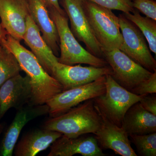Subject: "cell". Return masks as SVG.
Returning <instances> with one entry per match:
<instances>
[{
    "label": "cell",
    "mask_w": 156,
    "mask_h": 156,
    "mask_svg": "<svg viewBox=\"0 0 156 156\" xmlns=\"http://www.w3.org/2000/svg\"><path fill=\"white\" fill-rule=\"evenodd\" d=\"M105 156L95 136H83L70 138L62 135L50 146L48 156Z\"/></svg>",
    "instance_id": "15"
},
{
    "label": "cell",
    "mask_w": 156,
    "mask_h": 156,
    "mask_svg": "<svg viewBox=\"0 0 156 156\" xmlns=\"http://www.w3.org/2000/svg\"><path fill=\"white\" fill-rule=\"evenodd\" d=\"M48 10L58 32L60 51L58 58L59 63L70 66L86 64L96 67L108 66L105 59L94 56L80 44L71 30L67 15L60 14L54 8Z\"/></svg>",
    "instance_id": "3"
},
{
    "label": "cell",
    "mask_w": 156,
    "mask_h": 156,
    "mask_svg": "<svg viewBox=\"0 0 156 156\" xmlns=\"http://www.w3.org/2000/svg\"><path fill=\"white\" fill-rule=\"evenodd\" d=\"M0 44L14 54L21 70L30 79L32 95L29 105L45 104L63 91L61 84L45 70L33 53L19 41L6 34L1 38Z\"/></svg>",
    "instance_id": "1"
},
{
    "label": "cell",
    "mask_w": 156,
    "mask_h": 156,
    "mask_svg": "<svg viewBox=\"0 0 156 156\" xmlns=\"http://www.w3.org/2000/svg\"><path fill=\"white\" fill-rule=\"evenodd\" d=\"M23 40L43 68L51 75L53 67L58 62V57L42 37L41 31L30 15L27 20L26 30Z\"/></svg>",
    "instance_id": "16"
},
{
    "label": "cell",
    "mask_w": 156,
    "mask_h": 156,
    "mask_svg": "<svg viewBox=\"0 0 156 156\" xmlns=\"http://www.w3.org/2000/svg\"><path fill=\"white\" fill-rule=\"evenodd\" d=\"M63 135L58 131L38 129L23 136L15 148L16 156H35L45 150Z\"/></svg>",
    "instance_id": "18"
},
{
    "label": "cell",
    "mask_w": 156,
    "mask_h": 156,
    "mask_svg": "<svg viewBox=\"0 0 156 156\" xmlns=\"http://www.w3.org/2000/svg\"><path fill=\"white\" fill-rule=\"evenodd\" d=\"M139 155L156 156V132L150 134L129 135Z\"/></svg>",
    "instance_id": "22"
},
{
    "label": "cell",
    "mask_w": 156,
    "mask_h": 156,
    "mask_svg": "<svg viewBox=\"0 0 156 156\" xmlns=\"http://www.w3.org/2000/svg\"><path fill=\"white\" fill-rule=\"evenodd\" d=\"M118 17L123 38L120 50L148 70L155 72L156 61L151 53L144 36L123 13Z\"/></svg>",
    "instance_id": "7"
},
{
    "label": "cell",
    "mask_w": 156,
    "mask_h": 156,
    "mask_svg": "<svg viewBox=\"0 0 156 156\" xmlns=\"http://www.w3.org/2000/svg\"><path fill=\"white\" fill-rule=\"evenodd\" d=\"M121 127L129 136L156 132V115L146 110L138 101L126 112Z\"/></svg>",
    "instance_id": "19"
},
{
    "label": "cell",
    "mask_w": 156,
    "mask_h": 156,
    "mask_svg": "<svg viewBox=\"0 0 156 156\" xmlns=\"http://www.w3.org/2000/svg\"><path fill=\"white\" fill-rule=\"evenodd\" d=\"M105 83L104 76L89 83L62 91L46 102L48 113L51 118L56 117L84 101L100 96L105 92Z\"/></svg>",
    "instance_id": "8"
},
{
    "label": "cell",
    "mask_w": 156,
    "mask_h": 156,
    "mask_svg": "<svg viewBox=\"0 0 156 156\" xmlns=\"http://www.w3.org/2000/svg\"><path fill=\"white\" fill-rule=\"evenodd\" d=\"M20 71L14 54L0 45V87L7 80L19 74Z\"/></svg>",
    "instance_id": "21"
},
{
    "label": "cell",
    "mask_w": 156,
    "mask_h": 156,
    "mask_svg": "<svg viewBox=\"0 0 156 156\" xmlns=\"http://www.w3.org/2000/svg\"><path fill=\"white\" fill-rule=\"evenodd\" d=\"M7 34V32L3 28L2 24L0 23V38L2 37L3 35H4L5 34Z\"/></svg>",
    "instance_id": "28"
},
{
    "label": "cell",
    "mask_w": 156,
    "mask_h": 156,
    "mask_svg": "<svg viewBox=\"0 0 156 156\" xmlns=\"http://www.w3.org/2000/svg\"><path fill=\"white\" fill-rule=\"evenodd\" d=\"M136 95H143L156 93V72L148 79L143 81L131 91Z\"/></svg>",
    "instance_id": "25"
},
{
    "label": "cell",
    "mask_w": 156,
    "mask_h": 156,
    "mask_svg": "<svg viewBox=\"0 0 156 156\" xmlns=\"http://www.w3.org/2000/svg\"><path fill=\"white\" fill-rule=\"evenodd\" d=\"M110 10H118L123 13H131L134 9L133 0H88Z\"/></svg>",
    "instance_id": "23"
},
{
    "label": "cell",
    "mask_w": 156,
    "mask_h": 156,
    "mask_svg": "<svg viewBox=\"0 0 156 156\" xmlns=\"http://www.w3.org/2000/svg\"><path fill=\"white\" fill-rule=\"evenodd\" d=\"M83 0H59L70 23V30L78 41L83 42L94 56L104 58L103 50L88 22L83 9Z\"/></svg>",
    "instance_id": "9"
},
{
    "label": "cell",
    "mask_w": 156,
    "mask_h": 156,
    "mask_svg": "<svg viewBox=\"0 0 156 156\" xmlns=\"http://www.w3.org/2000/svg\"><path fill=\"white\" fill-rule=\"evenodd\" d=\"M132 6L146 17L156 21V2L154 0H133Z\"/></svg>",
    "instance_id": "24"
},
{
    "label": "cell",
    "mask_w": 156,
    "mask_h": 156,
    "mask_svg": "<svg viewBox=\"0 0 156 156\" xmlns=\"http://www.w3.org/2000/svg\"><path fill=\"white\" fill-rule=\"evenodd\" d=\"M139 102L146 110L156 115V94L143 95Z\"/></svg>",
    "instance_id": "26"
},
{
    "label": "cell",
    "mask_w": 156,
    "mask_h": 156,
    "mask_svg": "<svg viewBox=\"0 0 156 156\" xmlns=\"http://www.w3.org/2000/svg\"><path fill=\"white\" fill-rule=\"evenodd\" d=\"M42 1H43L48 9L54 8L60 14L63 15H66L65 11L60 7L59 0H42Z\"/></svg>",
    "instance_id": "27"
},
{
    "label": "cell",
    "mask_w": 156,
    "mask_h": 156,
    "mask_svg": "<svg viewBox=\"0 0 156 156\" xmlns=\"http://www.w3.org/2000/svg\"><path fill=\"white\" fill-rule=\"evenodd\" d=\"M49 113L46 104L27 105L17 110L13 122L6 131L0 147V155L12 156L21 130L27 123Z\"/></svg>",
    "instance_id": "14"
},
{
    "label": "cell",
    "mask_w": 156,
    "mask_h": 156,
    "mask_svg": "<svg viewBox=\"0 0 156 156\" xmlns=\"http://www.w3.org/2000/svg\"><path fill=\"white\" fill-rule=\"evenodd\" d=\"M101 116V124L94 134L100 147L112 150L117 154L122 156H137L131 147L129 135L122 127Z\"/></svg>",
    "instance_id": "13"
},
{
    "label": "cell",
    "mask_w": 156,
    "mask_h": 156,
    "mask_svg": "<svg viewBox=\"0 0 156 156\" xmlns=\"http://www.w3.org/2000/svg\"><path fill=\"white\" fill-rule=\"evenodd\" d=\"M101 121L93 99H89L62 114L52 117L45 122L43 128L73 138L86 134H94L100 127Z\"/></svg>",
    "instance_id": "2"
},
{
    "label": "cell",
    "mask_w": 156,
    "mask_h": 156,
    "mask_svg": "<svg viewBox=\"0 0 156 156\" xmlns=\"http://www.w3.org/2000/svg\"><path fill=\"white\" fill-rule=\"evenodd\" d=\"M104 58L112 70V76L123 88L131 91L153 73L138 64L119 49L103 51Z\"/></svg>",
    "instance_id": "6"
},
{
    "label": "cell",
    "mask_w": 156,
    "mask_h": 156,
    "mask_svg": "<svg viewBox=\"0 0 156 156\" xmlns=\"http://www.w3.org/2000/svg\"><path fill=\"white\" fill-rule=\"evenodd\" d=\"M106 77L104 94L93 99L98 111L101 116L121 127L125 114L142 95H136L118 83L110 75Z\"/></svg>",
    "instance_id": "5"
},
{
    "label": "cell",
    "mask_w": 156,
    "mask_h": 156,
    "mask_svg": "<svg viewBox=\"0 0 156 156\" xmlns=\"http://www.w3.org/2000/svg\"><path fill=\"white\" fill-rule=\"evenodd\" d=\"M30 17L42 33V37L56 56L59 51L58 32L47 7L42 0H27Z\"/></svg>",
    "instance_id": "17"
},
{
    "label": "cell",
    "mask_w": 156,
    "mask_h": 156,
    "mask_svg": "<svg viewBox=\"0 0 156 156\" xmlns=\"http://www.w3.org/2000/svg\"><path fill=\"white\" fill-rule=\"evenodd\" d=\"M84 12L95 37L102 50L120 49L123 42L119 17L110 9L83 0Z\"/></svg>",
    "instance_id": "4"
},
{
    "label": "cell",
    "mask_w": 156,
    "mask_h": 156,
    "mask_svg": "<svg viewBox=\"0 0 156 156\" xmlns=\"http://www.w3.org/2000/svg\"><path fill=\"white\" fill-rule=\"evenodd\" d=\"M2 38V37H1ZM1 38H0V42H1ZM0 45H1V44H0Z\"/></svg>",
    "instance_id": "30"
},
{
    "label": "cell",
    "mask_w": 156,
    "mask_h": 156,
    "mask_svg": "<svg viewBox=\"0 0 156 156\" xmlns=\"http://www.w3.org/2000/svg\"><path fill=\"white\" fill-rule=\"evenodd\" d=\"M125 17L139 29L148 44L150 50L156 54V21L143 17L136 9L131 13H123Z\"/></svg>",
    "instance_id": "20"
},
{
    "label": "cell",
    "mask_w": 156,
    "mask_h": 156,
    "mask_svg": "<svg viewBox=\"0 0 156 156\" xmlns=\"http://www.w3.org/2000/svg\"><path fill=\"white\" fill-rule=\"evenodd\" d=\"M29 15L27 0H0L1 24L7 34L20 42L23 40Z\"/></svg>",
    "instance_id": "12"
},
{
    "label": "cell",
    "mask_w": 156,
    "mask_h": 156,
    "mask_svg": "<svg viewBox=\"0 0 156 156\" xmlns=\"http://www.w3.org/2000/svg\"><path fill=\"white\" fill-rule=\"evenodd\" d=\"M32 95L30 80L20 74L7 80L0 87V120L11 108L18 110L28 104Z\"/></svg>",
    "instance_id": "11"
},
{
    "label": "cell",
    "mask_w": 156,
    "mask_h": 156,
    "mask_svg": "<svg viewBox=\"0 0 156 156\" xmlns=\"http://www.w3.org/2000/svg\"><path fill=\"white\" fill-rule=\"evenodd\" d=\"M109 66L102 67L66 65L59 62L53 67L51 76L61 84L63 91L89 83L102 76L112 75Z\"/></svg>",
    "instance_id": "10"
},
{
    "label": "cell",
    "mask_w": 156,
    "mask_h": 156,
    "mask_svg": "<svg viewBox=\"0 0 156 156\" xmlns=\"http://www.w3.org/2000/svg\"><path fill=\"white\" fill-rule=\"evenodd\" d=\"M4 127H5V126H4V124H0V136H1Z\"/></svg>",
    "instance_id": "29"
}]
</instances>
